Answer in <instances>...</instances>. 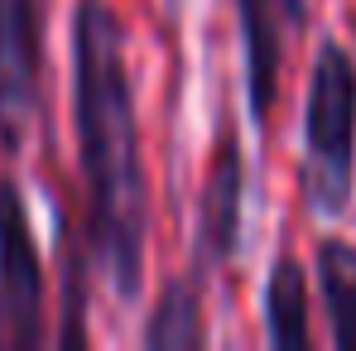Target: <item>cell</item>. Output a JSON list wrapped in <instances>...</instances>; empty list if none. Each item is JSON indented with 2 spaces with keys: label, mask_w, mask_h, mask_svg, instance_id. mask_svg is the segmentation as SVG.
I'll use <instances>...</instances> for the list:
<instances>
[{
  "label": "cell",
  "mask_w": 356,
  "mask_h": 351,
  "mask_svg": "<svg viewBox=\"0 0 356 351\" xmlns=\"http://www.w3.org/2000/svg\"><path fill=\"white\" fill-rule=\"evenodd\" d=\"M39 0H0V140L19 145L39 111Z\"/></svg>",
  "instance_id": "obj_5"
},
{
  "label": "cell",
  "mask_w": 356,
  "mask_h": 351,
  "mask_svg": "<svg viewBox=\"0 0 356 351\" xmlns=\"http://www.w3.org/2000/svg\"><path fill=\"white\" fill-rule=\"evenodd\" d=\"M72 120L87 174L92 245L116 293L140 289L149 197L140 164L135 92L125 72V29L106 0H82L72 15Z\"/></svg>",
  "instance_id": "obj_1"
},
{
  "label": "cell",
  "mask_w": 356,
  "mask_h": 351,
  "mask_svg": "<svg viewBox=\"0 0 356 351\" xmlns=\"http://www.w3.org/2000/svg\"><path fill=\"white\" fill-rule=\"evenodd\" d=\"M197 342H202V298L188 279H174L145 327V347H197Z\"/></svg>",
  "instance_id": "obj_9"
},
{
  "label": "cell",
  "mask_w": 356,
  "mask_h": 351,
  "mask_svg": "<svg viewBox=\"0 0 356 351\" xmlns=\"http://www.w3.org/2000/svg\"><path fill=\"white\" fill-rule=\"evenodd\" d=\"M241 44H245V97L255 125H270V111L280 101L284 54L303 29V0H236Z\"/></svg>",
  "instance_id": "obj_4"
},
{
  "label": "cell",
  "mask_w": 356,
  "mask_h": 351,
  "mask_svg": "<svg viewBox=\"0 0 356 351\" xmlns=\"http://www.w3.org/2000/svg\"><path fill=\"white\" fill-rule=\"evenodd\" d=\"M356 183V58L323 39L308 72L303 106V197L313 212L337 217L352 202Z\"/></svg>",
  "instance_id": "obj_2"
},
{
  "label": "cell",
  "mask_w": 356,
  "mask_h": 351,
  "mask_svg": "<svg viewBox=\"0 0 356 351\" xmlns=\"http://www.w3.org/2000/svg\"><path fill=\"white\" fill-rule=\"evenodd\" d=\"M0 342H44V265L15 183H0Z\"/></svg>",
  "instance_id": "obj_3"
},
{
  "label": "cell",
  "mask_w": 356,
  "mask_h": 351,
  "mask_svg": "<svg viewBox=\"0 0 356 351\" xmlns=\"http://www.w3.org/2000/svg\"><path fill=\"white\" fill-rule=\"evenodd\" d=\"M265 332L275 347L303 351L313 342V323H308V275L294 255H280L270 265L265 279Z\"/></svg>",
  "instance_id": "obj_7"
},
{
  "label": "cell",
  "mask_w": 356,
  "mask_h": 351,
  "mask_svg": "<svg viewBox=\"0 0 356 351\" xmlns=\"http://www.w3.org/2000/svg\"><path fill=\"white\" fill-rule=\"evenodd\" d=\"M241 145L232 140V130L217 140L212 169L202 178V197H197V250L207 265L232 260L241 240Z\"/></svg>",
  "instance_id": "obj_6"
},
{
  "label": "cell",
  "mask_w": 356,
  "mask_h": 351,
  "mask_svg": "<svg viewBox=\"0 0 356 351\" xmlns=\"http://www.w3.org/2000/svg\"><path fill=\"white\" fill-rule=\"evenodd\" d=\"M318 289H323V308L332 323V342L342 351H356V245L327 236L318 245Z\"/></svg>",
  "instance_id": "obj_8"
}]
</instances>
